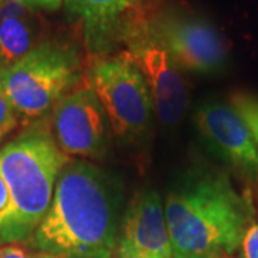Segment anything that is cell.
Segmentation results:
<instances>
[{"instance_id":"ffe728a7","label":"cell","mask_w":258,"mask_h":258,"mask_svg":"<svg viewBox=\"0 0 258 258\" xmlns=\"http://www.w3.org/2000/svg\"><path fill=\"white\" fill-rule=\"evenodd\" d=\"M3 2H5V0H0V5H2V3H3Z\"/></svg>"},{"instance_id":"8fae6325","label":"cell","mask_w":258,"mask_h":258,"mask_svg":"<svg viewBox=\"0 0 258 258\" xmlns=\"http://www.w3.org/2000/svg\"><path fill=\"white\" fill-rule=\"evenodd\" d=\"M195 125L228 165L251 179H258V145L247 123L231 105L204 103L195 112Z\"/></svg>"},{"instance_id":"4fadbf2b","label":"cell","mask_w":258,"mask_h":258,"mask_svg":"<svg viewBox=\"0 0 258 258\" xmlns=\"http://www.w3.org/2000/svg\"><path fill=\"white\" fill-rule=\"evenodd\" d=\"M231 106L237 111L252 134L258 145V96L248 92H235L231 95Z\"/></svg>"},{"instance_id":"2e32d148","label":"cell","mask_w":258,"mask_h":258,"mask_svg":"<svg viewBox=\"0 0 258 258\" xmlns=\"http://www.w3.org/2000/svg\"><path fill=\"white\" fill-rule=\"evenodd\" d=\"M242 257L258 258V221H254L242 241Z\"/></svg>"},{"instance_id":"9a60e30c","label":"cell","mask_w":258,"mask_h":258,"mask_svg":"<svg viewBox=\"0 0 258 258\" xmlns=\"http://www.w3.org/2000/svg\"><path fill=\"white\" fill-rule=\"evenodd\" d=\"M0 258H60L59 255L37 251L29 247H22L18 244H9L0 247Z\"/></svg>"},{"instance_id":"5b68a950","label":"cell","mask_w":258,"mask_h":258,"mask_svg":"<svg viewBox=\"0 0 258 258\" xmlns=\"http://www.w3.org/2000/svg\"><path fill=\"white\" fill-rule=\"evenodd\" d=\"M85 82L96 93L116 137L135 141L147 134L155 112L154 99L126 50L96 56L85 72Z\"/></svg>"},{"instance_id":"277c9868","label":"cell","mask_w":258,"mask_h":258,"mask_svg":"<svg viewBox=\"0 0 258 258\" xmlns=\"http://www.w3.org/2000/svg\"><path fill=\"white\" fill-rule=\"evenodd\" d=\"M82 59L74 46L42 42L20 60L0 71V92L19 116L35 120L83 82Z\"/></svg>"},{"instance_id":"52a82bcc","label":"cell","mask_w":258,"mask_h":258,"mask_svg":"<svg viewBox=\"0 0 258 258\" xmlns=\"http://www.w3.org/2000/svg\"><path fill=\"white\" fill-rule=\"evenodd\" d=\"M147 29L179 69L208 75L221 71L227 63V42L218 29L205 19L182 13H164L149 20Z\"/></svg>"},{"instance_id":"3957f363","label":"cell","mask_w":258,"mask_h":258,"mask_svg":"<svg viewBox=\"0 0 258 258\" xmlns=\"http://www.w3.org/2000/svg\"><path fill=\"white\" fill-rule=\"evenodd\" d=\"M69 161L50 128L40 122L0 148V175L10 192L9 211L0 218V247L28 242L46 215L56 181Z\"/></svg>"},{"instance_id":"e0dca14e","label":"cell","mask_w":258,"mask_h":258,"mask_svg":"<svg viewBox=\"0 0 258 258\" xmlns=\"http://www.w3.org/2000/svg\"><path fill=\"white\" fill-rule=\"evenodd\" d=\"M32 10H56L62 6L64 0H19Z\"/></svg>"},{"instance_id":"ba28073f","label":"cell","mask_w":258,"mask_h":258,"mask_svg":"<svg viewBox=\"0 0 258 258\" xmlns=\"http://www.w3.org/2000/svg\"><path fill=\"white\" fill-rule=\"evenodd\" d=\"M126 45V53L145 76L158 118L165 126H175L188 106V91L181 69L148 32L147 25L139 29Z\"/></svg>"},{"instance_id":"ac0fdd59","label":"cell","mask_w":258,"mask_h":258,"mask_svg":"<svg viewBox=\"0 0 258 258\" xmlns=\"http://www.w3.org/2000/svg\"><path fill=\"white\" fill-rule=\"evenodd\" d=\"M10 208V192L5 178L0 175V218L9 211Z\"/></svg>"},{"instance_id":"30bf717a","label":"cell","mask_w":258,"mask_h":258,"mask_svg":"<svg viewBox=\"0 0 258 258\" xmlns=\"http://www.w3.org/2000/svg\"><path fill=\"white\" fill-rule=\"evenodd\" d=\"M112 258H174L164 201L157 191L144 189L129 203Z\"/></svg>"},{"instance_id":"7c38bea8","label":"cell","mask_w":258,"mask_h":258,"mask_svg":"<svg viewBox=\"0 0 258 258\" xmlns=\"http://www.w3.org/2000/svg\"><path fill=\"white\" fill-rule=\"evenodd\" d=\"M40 22L35 10L19 0L0 5V71L40 45Z\"/></svg>"},{"instance_id":"5bb4252c","label":"cell","mask_w":258,"mask_h":258,"mask_svg":"<svg viewBox=\"0 0 258 258\" xmlns=\"http://www.w3.org/2000/svg\"><path fill=\"white\" fill-rule=\"evenodd\" d=\"M19 115L8 101V98L0 92V141L18 126Z\"/></svg>"},{"instance_id":"d6986e66","label":"cell","mask_w":258,"mask_h":258,"mask_svg":"<svg viewBox=\"0 0 258 258\" xmlns=\"http://www.w3.org/2000/svg\"><path fill=\"white\" fill-rule=\"evenodd\" d=\"M222 258H244V257H235V255H230V257H222Z\"/></svg>"},{"instance_id":"9c48e42d","label":"cell","mask_w":258,"mask_h":258,"mask_svg":"<svg viewBox=\"0 0 258 258\" xmlns=\"http://www.w3.org/2000/svg\"><path fill=\"white\" fill-rule=\"evenodd\" d=\"M147 0H64L68 12L82 26L86 49L93 56L109 55L147 25Z\"/></svg>"},{"instance_id":"7a4b0ae2","label":"cell","mask_w":258,"mask_h":258,"mask_svg":"<svg viewBox=\"0 0 258 258\" xmlns=\"http://www.w3.org/2000/svg\"><path fill=\"white\" fill-rule=\"evenodd\" d=\"M174 258L234 255L254 222L252 205L230 178L205 172L184 179L164 201Z\"/></svg>"},{"instance_id":"6da1fadb","label":"cell","mask_w":258,"mask_h":258,"mask_svg":"<svg viewBox=\"0 0 258 258\" xmlns=\"http://www.w3.org/2000/svg\"><path fill=\"white\" fill-rule=\"evenodd\" d=\"M119 225L109 181L91 164L69 161L46 215L25 245L60 258H112Z\"/></svg>"},{"instance_id":"8992f818","label":"cell","mask_w":258,"mask_h":258,"mask_svg":"<svg viewBox=\"0 0 258 258\" xmlns=\"http://www.w3.org/2000/svg\"><path fill=\"white\" fill-rule=\"evenodd\" d=\"M50 131L57 147L69 158L99 159L108 152L111 123L85 78L52 109Z\"/></svg>"}]
</instances>
